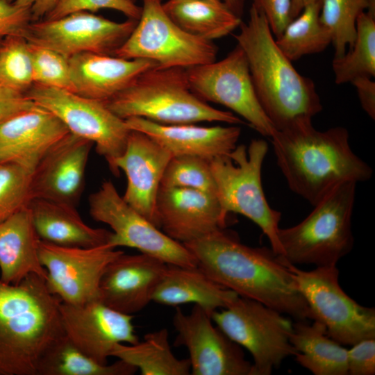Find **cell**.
Here are the masks:
<instances>
[{
	"label": "cell",
	"instance_id": "cell-1",
	"mask_svg": "<svg viewBox=\"0 0 375 375\" xmlns=\"http://www.w3.org/2000/svg\"><path fill=\"white\" fill-rule=\"evenodd\" d=\"M183 244L203 272L238 296L259 301L296 321L312 319L281 255L272 248L245 245L225 228Z\"/></svg>",
	"mask_w": 375,
	"mask_h": 375
},
{
	"label": "cell",
	"instance_id": "cell-2",
	"mask_svg": "<svg viewBox=\"0 0 375 375\" xmlns=\"http://www.w3.org/2000/svg\"><path fill=\"white\" fill-rule=\"evenodd\" d=\"M276 162L289 188L312 206L344 181L372 177V167L351 149L347 128H315L312 120L276 130L271 137Z\"/></svg>",
	"mask_w": 375,
	"mask_h": 375
},
{
	"label": "cell",
	"instance_id": "cell-3",
	"mask_svg": "<svg viewBox=\"0 0 375 375\" xmlns=\"http://www.w3.org/2000/svg\"><path fill=\"white\" fill-rule=\"evenodd\" d=\"M234 35L247 59L260 104L275 129L310 121L322 110L313 81L301 75L277 46L262 11L253 5Z\"/></svg>",
	"mask_w": 375,
	"mask_h": 375
},
{
	"label": "cell",
	"instance_id": "cell-4",
	"mask_svg": "<svg viewBox=\"0 0 375 375\" xmlns=\"http://www.w3.org/2000/svg\"><path fill=\"white\" fill-rule=\"evenodd\" d=\"M60 302L38 274L17 285L0 279V375H38L45 351L65 335Z\"/></svg>",
	"mask_w": 375,
	"mask_h": 375
},
{
	"label": "cell",
	"instance_id": "cell-5",
	"mask_svg": "<svg viewBox=\"0 0 375 375\" xmlns=\"http://www.w3.org/2000/svg\"><path fill=\"white\" fill-rule=\"evenodd\" d=\"M105 103L124 120L140 117L161 124H244L233 112L217 109L197 97L190 88L187 69L181 67L151 68Z\"/></svg>",
	"mask_w": 375,
	"mask_h": 375
},
{
	"label": "cell",
	"instance_id": "cell-6",
	"mask_svg": "<svg viewBox=\"0 0 375 375\" xmlns=\"http://www.w3.org/2000/svg\"><path fill=\"white\" fill-rule=\"evenodd\" d=\"M356 183L335 186L299 224L279 228L278 238L283 257L290 263L317 267L336 265L353 249L351 228Z\"/></svg>",
	"mask_w": 375,
	"mask_h": 375
},
{
	"label": "cell",
	"instance_id": "cell-7",
	"mask_svg": "<svg viewBox=\"0 0 375 375\" xmlns=\"http://www.w3.org/2000/svg\"><path fill=\"white\" fill-rule=\"evenodd\" d=\"M268 151L262 139L247 147L237 145L229 153L210 161L216 194L226 214H240L255 223L267 237L272 249L283 256L278 238L281 213L268 203L262 185V167Z\"/></svg>",
	"mask_w": 375,
	"mask_h": 375
},
{
	"label": "cell",
	"instance_id": "cell-8",
	"mask_svg": "<svg viewBox=\"0 0 375 375\" xmlns=\"http://www.w3.org/2000/svg\"><path fill=\"white\" fill-rule=\"evenodd\" d=\"M211 318L233 342L251 355V375H269L296 351L290 341L292 323L283 313L265 304L238 296Z\"/></svg>",
	"mask_w": 375,
	"mask_h": 375
},
{
	"label": "cell",
	"instance_id": "cell-9",
	"mask_svg": "<svg viewBox=\"0 0 375 375\" xmlns=\"http://www.w3.org/2000/svg\"><path fill=\"white\" fill-rule=\"evenodd\" d=\"M142 2L133 31L114 56L150 60L163 68L188 69L216 60L213 42L183 30L167 15L161 0Z\"/></svg>",
	"mask_w": 375,
	"mask_h": 375
},
{
	"label": "cell",
	"instance_id": "cell-10",
	"mask_svg": "<svg viewBox=\"0 0 375 375\" xmlns=\"http://www.w3.org/2000/svg\"><path fill=\"white\" fill-rule=\"evenodd\" d=\"M281 256L306 301L312 319L322 323L330 338L351 346L375 338L374 308L361 306L345 293L339 283L336 265L304 271Z\"/></svg>",
	"mask_w": 375,
	"mask_h": 375
},
{
	"label": "cell",
	"instance_id": "cell-11",
	"mask_svg": "<svg viewBox=\"0 0 375 375\" xmlns=\"http://www.w3.org/2000/svg\"><path fill=\"white\" fill-rule=\"evenodd\" d=\"M26 94L35 105L56 116L71 133L92 142L112 174L119 176L116 160L126 149L131 130L105 102L38 84H33Z\"/></svg>",
	"mask_w": 375,
	"mask_h": 375
},
{
	"label": "cell",
	"instance_id": "cell-12",
	"mask_svg": "<svg viewBox=\"0 0 375 375\" xmlns=\"http://www.w3.org/2000/svg\"><path fill=\"white\" fill-rule=\"evenodd\" d=\"M89 212L95 221L112 230L109 244L127 247L154 257L167 265L197 267V261L185 246L160 231L128 205L110 180L103 181L88 199Z\"/></svg>",
	"mask_w": 375,
	"mask_h": 375
},
{
	"label": "cell",
	"instance_id": "cell-13",
	"mask_svg": "<svg viewBox=\"0 0 375 375\" xmlns=\"http://www.w3.org/2000/svg\"><path fill=\"white\" fill-rule=\"evenodd\" d=\"M186 69L190 88L197 97L229 108L260 134L272 137L276 129L260 104L247 57L240 46L221 60Z\"/></svg>",
	"mask_w": 375,
	"mask_h": 375
},
{
	"label": "cell",
	"instance_id": "cell-14",
	"mask_svg": "<svg viewBox=\"0 0 375 375\" xmlns=\"http://www.w3.org/2000/svg\"><path fill=\"white\" fill-rule=\"evenodd\" d=\"M124 251L109 243L94 247H63L40 240V261L49 291L65 303L99 301V283L107 265Z\"/></svg>",
	"mask_w": 375,
	"mask_h": 375
},
{
	"label": "cell",
	"instance_id": "cell-15",
	"mask_svg": "<svg viewBox=\"0 0 375 375\" xmlns=\"http://www.w3.org/2000/svg\"><path fill=\"white\" fill-rule=\"evenodd\" d=\"M137 21L118 22L90 12L32 22L25 38L29 43L57 51L69 58L81 53L114 56L127 40Z\"/></svg>",
	"mask_w": 375,
	"mask_h": 375
},
{
	"label": "cell",
	"instance_id": "cell-16",
	"mask_svg": "<svg viewBox=\"0 0 375 375\" xmlns=\"http://www.w3.org/2000/svg\"><path fill=\"white\" fill-rule=\"evenodd\" d=\"M173 324L177 331L176 345L187 348L193 375H251L252 363L241 347L231 340L210 315L194 305L189 314L176 307Z\"/></svg>",
	"mask_w": 375,
	"mask_h": 375
},
{
	"label": "cell",
	"instance_id": "cell-17",
	"mask_svg": "<svg viewBox=\"0 0 375 375\" xmlns=\"http://www.w3.org/2000/svg\"><path fill=\"white\" fill-rule=\"evenodd\" d=\"M59 309L65 335L100 363H108L116 344L139 342L133 315L118 312L100 301L81 305L61 301Z\"/></svg>",
	"mask_w": 375,
	"mask_h": 375
},
{
	"label": "cell",
	"instance_id": "cell-18",
	"mask_svg": "<svg viewBox=\"0 0 375 375\" xmlns=\"http://www.w3.org/2000/svg\"><path fill=\"white\" fill-rule=\"evenodd\" d=\"M93 143L71 133L53 144L32 172L33 198L76 207L85 187Z\"/></svg>",
	"mask_w": 375,
	"mask_h": 375
},
{
	"label": "cell",
	"instance_id": "cell-19",
	"mask_svg": "<svg viewBox=\"0 0 375 375\" xmlns=\"http://www.w3.org/2000/svg\"><path fill=\"white\" fill-rule=\"evenodd\" d=\"M156 210L159 228L182 244L226 228L228 222L215 194L190 188L160 186Z\"/></svg>",
	"mask_w": 375,
	"mask_h": 375
},
{
	"label": "cell",
	"instance_id": "cell-20",
	"mask_svg": "<svg viewBox=\"0 0 375 375\" xmlns=\"http://www.w3.org/2000/svg\"><path fill=\"white\" fill-rule=\"evenodd\" d=\"M170 153L149 135L131 130L124 153L116 166L126 174L124 201L159 228L156 205Z\"/></svg>",
	"mask_w": 375,
	"mask_h": 375
},
{
	"label": "cell",
	"instance_id": "cell-21",
	"mask_svg": "<svg viewBox=\"0 0 375 375\" xmlns=\"http://www.w3.org/2000/svg\"><path fill=\"white\" fill-rule=\"evenodd\" d=\"M167 264L149 255L124 252L106 267L99 283V301L124 314L133 315L151 301Z\"/></svg>",
	"mask_w": 375,
	"mask_h": 375
},
{
	"label": "cell",
	"instance_id": "cell-22",
	"mask_svg": "<svg viewBox=\"0 0 375 375\" xmlns=\"http://www.w3.org/2000/svg\"><path fill=\"white\" fill-rule=\"evenodd\" d=\"M69 133L56 116L35 105L0 124V162L33 172L48 150Z\"/></svg>",
	"mask_w": 375,
	"mask_h": 375
},
{
	"label": "cell",
	"instance_id": "cell-23",
	"mask_svg": "<svg viewBox=\"0 0 375 375\" xmlns=\"http://www.w3.org/2000/svg\"><path fill=\"white\" fill-rule=\"evenodd\" d=\"M125 122L130 130L142 132L154 139L172 157L192 156L210 161L231 152L241 133V128L236 125L161 124L140 117L128 118Z\"/></svg>",
	"mask_w": 375,
	"mask_h": 375
},
{
	"label": "cell",
	"instance_id": "cell-24",
	"mask_svg": "<svg viewBox=\"0 0 375 375\" xmlns=\"http://www.w3.org/2000/svg\"><path fill=\"white\" fill-rule=\"evenodd\" d=\"M74 92L106 102L145 71L157 66L147 59L81 53L69 58Z\"/></svg>",
	"mask_w": 375,
	"mask_h": 375
},
{
	"label": "cell",
	"instance_id": "cell-25",
	"mask_svg": "<svg viewBox=\"0 0 375 375\" xmlns=\"http://www.w3.org/2000/svg\"><path fill=\"white\" fill-rule=\"evenodd\" d=\"M28 210L39 238L63 247H94L109 243L112 232L84 222L76 207L33 198Z\"/></svg>",
	"mask_w": 375,
	"mask_h": 375
},
{
	"label": "cell",
	"instance_id": "cell-26",
	"mask_svg": "<svg viewBox=\"0 0 375 375\" xmlns=\"http://www.w3.org/2000/svg\"><path fill=\"white\" fill-rule=\"evenodd\" d=\"M238 297L235 292L212 280L198 266L167 265L151 301L176 307L192 303L211 316L214 311L228 306Z\"/></svg>",
	"mask_w": 375,
	"mask_h": 375
},
{
	"label": "cell",
	"instance_id": "cell-27",
	"mask_svg": "<svg viewBox=\"0 0 375 375\" xmlns=\"http://www.w3.org/2000/svg\"><path fill=\"white\" fill-rule=\"evenodd\" d=\"M40 239L28 208L0 222V279L17 285L31 274L46 279L38 254Z\"/></svg>",
	"mask_w": 375,
	"mask_h": 375
},
{
	"label": "cell",
	"instance_id": "cell-28",
	"mask_svg": "<svg viewBox=\"0 0 375 375\" xmlns=\"http://www.w3.org/2000/svg\"><path fill=\"white\" fill-rule=\"evenodd\" d=\"M290 341L295 360L315 375H347V349L330 338L325 326L314 320L292 324Z\"/></svg>",
	"mask_w": 375,
	"mask_h": 375
},
{
	"label": "cell",
	"instance_id": "cell-29",
	"mask_svg": "<svg viewBox=\"0 0 375 375\" xmlns=\"http://www.w3.org/2000/svg\"><path fill=\"white\" fill-rule=\"evenodd\" d=\"M167 15L185 31L212 41L240 26L241 18L223 3L208 0H168L162 3Z\"/></svg>",
	"mask_w": 375,
	"mask_h": 375
},
{
	"label": "cell",
	"instance_id": "cell-30",
	"mask_svg": "<svg viewBox=\"0 0 375 375\" xmlns=\"http://www.w3.org/2000/svg\"><path fill=\"white\" fill-rule=\"evenodd\" d=\"M111 356L135 367L142 375L190 374L189 359H178L172 353L167 328L149 333L135 344H117Z\"/></svg>",
	"mask_w": 375,
	"mask_h": 375
},
{
	"label": "cell",
	"instance_id": "cell-31",
	"mask_svg": "<svg viewBox=\"0 0 375 375\" xmlns=\"http://www.w3.org/2000/svg\"><path fill=\"white\" fill-rule=\"evenodd\" d=\"M137 371L120 359L110 365L100 363L65 335L45 351L38 367V375H132Z\"/></svg>",
	"mask_w": 375,
	"mask_h": 375
},
{
	"label": "cell",
	"instance_id": "cell-32",
	"mask_svg": "<svg viewBox=\"0 0 375 375\" xmlns=\"http://www.w3.org/2000/svg\"><path fill=\"white\" fill-rule=\"evenodd\" d=\"M322 1L306 6L275 39L283 53L290 60L323 51L331 43V35L319 19Z\"/></svg>",
	"mask_w": 375,
	"mask_h": 375
},
{
	"label": "cell",
	"instance_id": "cell-33",
	"mask_svg": "<svg viewBox=\"0 0 375 375\" xmlns=\"http://www.w3.org/2000/svg\"><path fill=\"white\" fill-rule=\"evenodd\" d=\"M356 38L353 47L332 67L335 82L343 84L359 76H375V12L364 11L356 19Z\"/></svg>",
	"mask_w": 375,
	"mask_h": 375
},
{
	"label": "cell",
	"instance_id": "cell-34",
	"mask_svg": "<svg viewBox=\"0 0 375 375\" xmlns=\"http://www.w3.org/2000/svg\"><path fill=\"white\" fill-rule=\"evenodd\" d=\"M375 12V0H322L319 19L331 35L334 58L351 49L356 38V19L365 11Z\"/></svg>",
	"mask_w": 375,
	"mask_h": 375
},
{
	"label": "cell",
	"instance_id": "cell-35",
	"mask_svg": "<svg viewBox=\"0 0 375 375\" xmlns=\"http://www.w3.org/2000/svg\"><path fill=\"white\" fill-rule=\"evenodd\" d=\"M33 85L28 42L20 35L5 38L0 43V86L26 93Z\"/></svg>",
	"mask_w": 375,
	"mask_h": 375
},
{
	"label": "cell",
	"instance_id": "cell-36",
	"mask_svg": "<svg viewBox=\"0 0 375 375\" xmlns=\"http://www.w3.org/2000/svg\"><path fill=\"white\" fill-rule=\"evenodd\" d=\"M160 186L190 188L216 194L210 160L197 156L172 157L166 167Z\"/></svg>",
	"mask_w": 375,
	"mask_h": 375
},
{
	"label": "cell",
	"instance_id": "cell-37",
	"mask_svg": "<svg viewBox=\"0 0 375 375\" xmlns=\"http://www.w3.org/2000/svg\"><path fill=\"white\" fill-rule=\"evenodd\" d=\"M31 175L18 165L0 162V222L28 208Z\"/></svg>",
	"mask_w": 375,
	"mask_h": 375
},
{
	"label": "cell",
	"instance_id": "cell-38",
	"mask_svg": "<svg viewBox=\"0 0 375 375\" xmlns=\"http://www.w3.org/2000/svg\"><path fill=\"white\" fill-rule=\"evenodd\" d=\"M29 49L33 84L74 92L69 58L53 49L31 43Z\"/></svg>",
	"mask_w": 375,
	"mask_h": 375
},
{
	"label": "cell",
	"instance_id": "cell-39",
	"mask_svg": "<svg viewBox=\"0 0 375 375\" xmlns=\"http://www.w3.org/2000/svg\"><path fill=\"white\" fill-rule=\"evenodd\" d=\"M110 9L122 12L128 19L138 20L142 8L131 0H61L44 19H57L76 12H96Z\"/></svg>",
	"mask_w": 375,
	"mask_h": 375
},
{
	"label": "cell",
	"instance_id": "cell-40",
	"mask_svg": "<svg viewBox=\"0 0 375 375\" xmlns=\"http://www.w3.org/2000/svg\"><path fill=\"white\" fill-rule=\"evenodd\" d=\"M33 22L31 10L8 1L0 0V43L6 38L20 35L25 38Z\"/></svg>",
	"mask_w": 375,
	"mask_h": 375
},
{
	"label": "cell",
	"instance_id": "cell-41",
	"mask_svg": "<svg viewBox=\"0 0 375 375\" xmlns=\"http://www.w3.org/2000/svg\"><path fill=\"white\" fill-rule=\"evenodd\" d=\"M347 349L348 374H375V338L360 340Z\"/></svg>",
	"mask_w": 375,
	"mask_h": 375
},
{
	"label": "cell",
	"instance_id": "cell-42",
	"mask_svg": "<svg viewBox=\"0 0 375 375\" xmlns=\"http://www.w3.org/2000/svg\"><path fill=\"white\" fill-rule=\"evenodd\" d=\"M291 3L292 0H253L252 5L262 11L272 34L277 38L292 21Z\"/></svg>",
	"mask_w": 375,
	"mask_h": 375
},
{
	"label": "cell",
	"instance_id": "cell-43",
	"mask_svg": "<svg viewBox=\"0 0 375 375\" xmlns=\"http://www.w3.org/2000/svg\"><path fill=\"white\" fill-rule=\"evenodd\" d=\"M35 106L26 93L0 86V124L18 112Z\"/></svg>",
	"mask_w": 375,
	"mask_h": 375
},
{
	"label": "cell",
	"instance_id": "cell-44",
	"mask_svg": "<svg viewBox=\"0 0 375 375\" xmlns=\"http://www.w3.org/2000/svg\"><path fill=\"white\" fill-rule=\"evenodd\" d=\"M369 76H359L351 83L355 86L360 105L369 117L375 119V82Z\"/></svg>",
	"mask_w": 375,
	"mask_h": 375
},
{
	"label": "cell",
	"instance_id": "cell-45",
	"mask_svg": "<svg viewBox=\"0 0 375 375\" xmlns=\"http://www.w3.org/2000/svg\"><path fill=\"white\" fill-rule=\"evenodd\" d=\"M31 10L33 22L44 19L61 0H7Z\"/></svg>",
	"mask_w": 375,
	"mask_h": 375
},
{
	"label": "cell",
	"instance_id": "cell-46",
	"mask_svg": "<svg viewBox=\"0 0 375 375\" xmlns=\"http://www.w3.org/2000/svg\"><path fill=\"white\" fill-rule=\"evenodd\" d=\"M322 0H292L290 17L292 20L297 17L308 5Z\"/></svg>",
	"mask_w": 375,
	"mask_h": 375
},
{
	"label": "cell",
	"instance_id": "cell-47",
	"mask_svg": "<svg viewBox=\"0 0 375 375\" xmlns=\"http://www.w3.org/2000/svg\"><path fill=\"white\" fill-rule=\"evenodd\" d=\"M234 14L241 18L243 12L244 0H222Z\"/></svg>",
	"mask_w": 375,
	"mask_h": 375
},
{
	"label": "cell",
	"instance_id": "cell-48",
	"mask_svg": "<svg viewBox=\"0 0 375 375\" xmlns=\"http://www.w3.org/2000/svg\"><path fill=\"white\" fill-rule=\"evenodd\" d=\"M208 1H213V2H216V3H220V2H222V0H208Z\"/></svg>",
	"mask_w": 375,
	"mask_h": 375
},
{
	"label": "cell",
	"instance_id": "cell-49",
	"mask_svg": "<svg viewBox=\"0 0 375 375\" xmlns=\"http://www.w3.org/2000/svg\"><path fill=\"white\" fill-rule=\"evenodd\" d=\"M131 1L135 3L136 0H131Z\"/></svg>",
	"mask_w": 375,
	"mask_h": 375
}]
</instances>
